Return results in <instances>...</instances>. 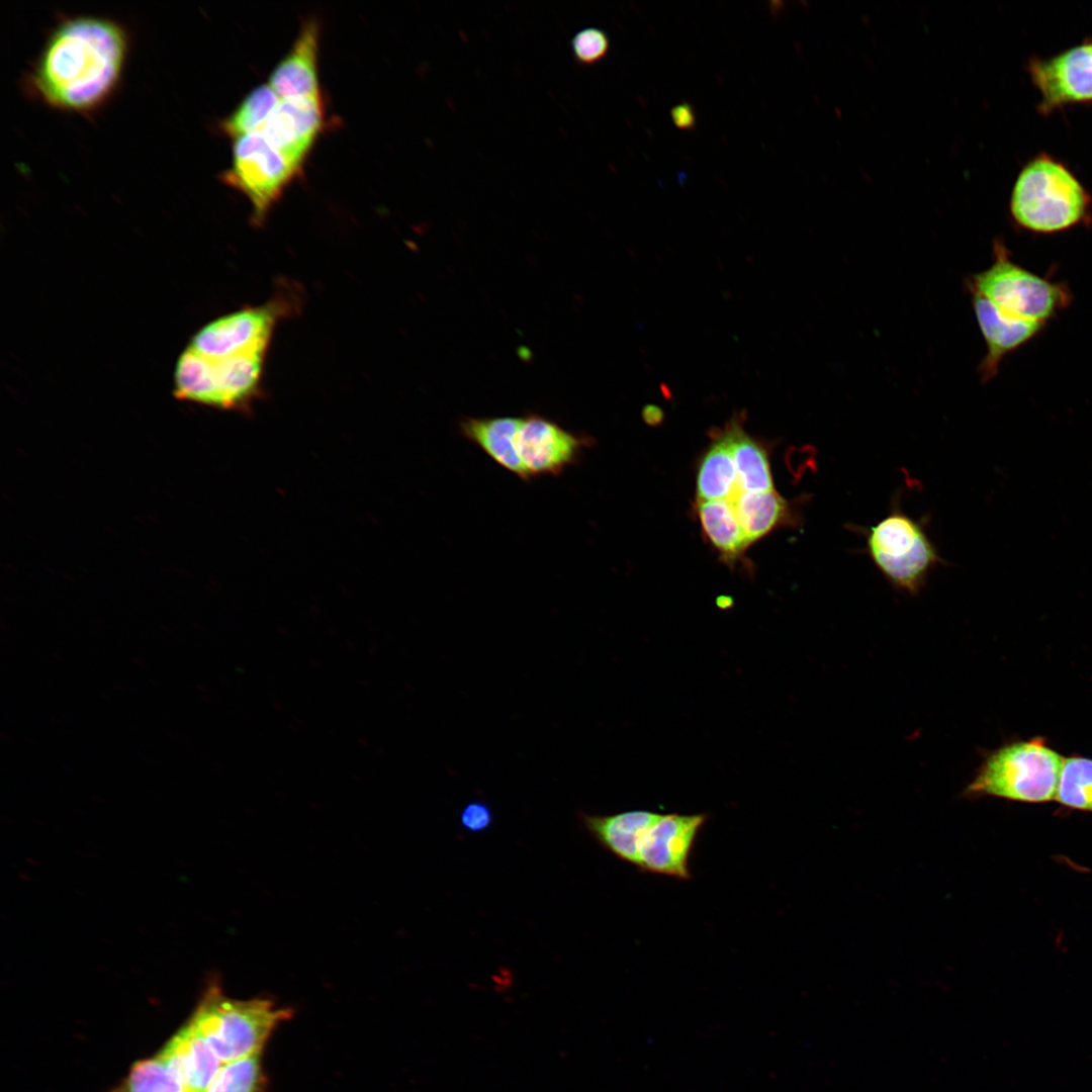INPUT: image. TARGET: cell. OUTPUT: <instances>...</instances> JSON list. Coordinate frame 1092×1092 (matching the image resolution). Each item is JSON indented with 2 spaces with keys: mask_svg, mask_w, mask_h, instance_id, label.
Wrapping results in <instances>:
<instances>
[{
  "mask_svg": "<svg viewBox=\"0 0 1092 1092\" xmlns=\"http://www.w3.org/2000/svg\"><path fill=\"white\" fill-rule=\"evenodd\" d=\"M158 1055L178 1073L187 1092H206L221 1068L220 1060L189 1022Z\"/></svg>",
  "mask_w": 1092,
  "mask_h": 1092,
  "instance_id": "cell-17",
  "label": "cell"
},
{
  "mask_svg": "<svg viewBox=\"0 0 1092 1092\" xmlns=\"http://www.w3.org/2000/svg\"><path fill=\"white\" fill-rule=\"evenodd\" d=\"M1055 800L1070 809L1092 812V758H1064Z\"/></svg>",
  "mask_w": 1092,
  "mask_h": 1092,
  "instance_id": "cell-25",
  "label": "cell"
},
{
  "mask_svg": "<svg viewBox=\"0 0 1092 1092\" xmlns=\"http://www.w3.org/2000/svg\"><path fill=\"white\" fill-rule=\"evenodd\" d=\"M323 125L321 97L280 99L258 129L293 166L300 168Z\"/></svg>",
  "mask_w": 1092,
  "mask_h": 1092,
  "instance_id": "cell-13",
  "label": "cell"
},
{
  "mask_svg": "<svg viewBox=\"0 0 1092 1092\" xmlns=\"http://www.w3.org/2000/svg\"><path fill=\"white\" fill-rule=\"evenodd\" d=\"M697 471V500L731 499L739 491L734 460L727 439L718 429Z\"/></svg>",
  "mask_w": 1092,
  "mask_h": 1092,
  "instance_id": "cell-22",
  "label": "cell"
},
{
  "mask_svg": "<svg viewBox=\"0 0 1092 1092\" xmlns=\"http://www.w3.org/2000/svg\"><path fill=\"white\" fill-rule=\"evenodd\" d=\"M991 265L968 278L966 287L1008 315L1048 325L1067 309L1073 294L1064 282L1040 276L1013 260L1002 240L993 243Z\"/></svg>",
  "mask_w": 1092,
  "mask_h": 1092,
  "instance_id": "cell-5",
  "label": "cell"
},
{
  "mask_svg": "<svg viewBox=\"0 0 1092 1092\" xmlns=\"http://www.w3.org/2000/svg\"><path fill=\"white\" fill-rule=\"evenodd\" d=\"M660 813L630 810L612 815L580 813L586 831L609 852L636 867L643 834L659 819Z\"/></svg>",
  "mask_w": 1092,
  "mask_h": 1092,
  "instance_id": "cell-16",
  "label": "cell"
},
{
  "mask_svg": "<svg viewBox=\"0 0 1092 1092\" xmlns=\"http://www.w3.org/2000/svg\"><path fill=\"white\" fill-rule=\"evenodd\" d=\"M707 819L705 813L661 814L640 840L636 867L641 872L689 880L690 857Z\"/></svg>",
  "mask_w": 1092,
  "mask_h": 1092,
  "instance_id": "cell-12",
  "label": "cell"
},
{
  "mask_svg": "<svg viewBox=\"0 0 1092 1092\" xmlns=\"http://www.w3.org/2000/svg\"><path fill=\"white\" fill-rule=\"evenodd\" d=\"M642 418L650 426H656L662 423L664 414L663 411L655 404H646L642 410Z\"/></svg>",
  "mask_w": 1092,
  "mask_h": 1092,
  "instance_id": "cell-30",
  "label": "cell"
},
{
  "mask_svg": "<svg viewBox=\"0 0 1092 1092\" xmlns=\"http://www.w3.org/2000/svg\"><path fill=\"white\" fill-rule=\"evenodd\" d=\"M260 1053L221 1066L206 1092H264Z\"/></svg>",
  "mask_w": 1092,
  "mask_h": 1092,
  "instance_id": "cell-26",
  "label": "cell"
},
{
  "mask_svg": "<svg viewBox=\"0 0 1092 1092\" xmlns=\"http://www.w3.org/2000/svg\"><path fill=\"white\" fill-rule=\"evenodd\" d=\"M112 1092H187L178 1073L159 1055L135 1062Z\"/></svg>",
  "mask_w": 1092,
  "mask_h": 1092,
  "instance_id": "cell-24",
  "label": "cell"
},
{
  "mask_svg": "<svg viewBox=\"0 0 1092 1092\" xmlns=\"http://www.w3.org/2000/svg\"><path fill=\"white\" fill-rule=\"evenodd\" d=\"M318 24L308 20L290 51L273 70L269 85L280 99L317 97Z\"/></svg>",
  "mask_w": 1092,
  "mask_h": 1092,
  "instance_id": "cell-15",
  "label": "cell"
},
{
  "mask_svg": "<svg viewBox=\"0 0 1092 1092\" xmlns=\"http://www.w3.org/2000/svg\"><path fill=\"white\" fill-rule=\"evenodd\" d=\"M285 306L273 300L218 317L195 334L188 348L210 359L266 355L275 326L285 313Z\"/></svg>",
  "mask_w": 1092,
  "mask_h": 1092,
  "instance_id": "cell-9",
  "label": "cell"
},
{
  "mask_svg": "<svg viewBox=\"0 0 1092 1092\" xmlns=\"http://www.w3.org/2000/svg\"><path fill=\"white\" fill-rule=\"evenodd\" d=\"M1027 74L1039 93L1036 109L1049 114L1066 105L1092 103V39L1051 57H1032Z\"/></svg>",
  "mask_w": 1092,
  "mask_h": 1092,
  "instance_id": "cell-10",
  "label": "cell"
},
{
  "mask_svg": "<svg viewBox=\"0 0 1092 1092\" xmlns=\"http://www.w3.org/2000/svg\"><path fill=\"white\" fill-rule=\"evenodd\" d=\"M592 438L578 435L537 414L521 417L515 435L519 459L529 477L559 476L580 461Z\"/></svg>",
  "mask_w": 1092,
  "mask_h": 1092,
  "instance_id": "cell-11",
  "label": "cell"
},
{
  "mask_svg": "<svg viewBox=\"0 0 1092 1092\" xmlns=\"http://www.w3.org/2000/svg\"><path fill=\"white\" fill-rule=\"evenodd\" d=\"M279 101V96L270 85H260L221 121L220 128L233 139L256 131L268 119Z\"/></svg>",
  "mask_w": 1092,
  "mask_h": 1092,
  "instance_id": "cell-23",
  "label": "cell"
},
{
  "mask_svg": "<svg viewBox=\"0 0 1092 1092\" xmlns=\"http://www.w3.org/2000/svg\"><path fill=\"white\" fill-rule=\"evenodd\" d=\"M731 499L749 544L780 526L793 525L797 519L792 504L775 488L764 491H738Z\"/></svg>",
  "mask_w": 1092,
  "mask_h": 1092,
  "instance_id": "cell-20",
  "label": "cell"
},
{
  "mask_svg": "<svg viewBox=\"0 0 1092 1092\" xmlns=\"http://www.w3.org/2000/svg\"><path fill=\"white\" fill-rule=\"evenodd\" d=\"M289 1017V1010L268 999H232L210 983L189 1023L225 1064L260 1053L274 1028Z\"/></svg>",
  "mask_w": 1092,
  "mask_h": 1092,
  "instance_id": "cell-4",
  "label": "cell"
},
{
  "mask_svg": "<svg viewBox=\"0 0 1092 1092\" xmlns=\"http://www.w3.org/2000/svg\"><path fill=\"white\" fill-rule=\"evenodd\" d=\"M608 34L597 27L578 31L571 40L575 60L582 65H594L606 57L609 51Z\"/></svg>",
  "mask_w": 1092,
  "mask_h": 1092,
  "instance_id": "cell-27",
  "label": "cell"
},
{
  "mask_svg": "<svg viewBox=\"0 0 1092 1092\" xmlns=\"http://www.w3.org/2000/svg\"><path fill=\"white\" fill-rule=\"evenodd\" d=\"M521 417L464 418L459 422L461 435L477 446L504 469L529 482V477L515 447V435Z\"/></svg>",
  "mask_w": 1092,
  "mask_h": 1092,
  "instance_id": "cell-18",
  "label": "cell"
},
{
  "mask_svg": "<svg viewBox=\"0 0 1092 1092\" xmlns=\"http://www.w3.org/2000/svg\"><path fill=\"white\" fill-rule=\"evenodd\" d=\"M492 820V811L485 803L480 801L468 803L460 814L462 827L471 833L485 831L491 825Z\"/></svg>",
  "mask_w": 1092,
  "mask_h": 1092,
  "instance_id": "cell-28",
  "label": "cell"
},
{
  "mask_svg": "<svg viewBox=\"0 0 1092 1092\" xmlns=\"http://www.w3.org/2000/svg\"><path fill=\"white\" fill-rule=\"evenodd\" d=\"M974 314L987 352L979 365L983 382L992 380L1002 360L1039 336L1045 325L1020 320L1001 311L983 296L971 293Z\"/></svg>",
  "mask_w": 1092,
  "mask_h": 1092,
  "instance_id": "cell-14",
  "label": "cell"
},
{
  "mask_svg": "<svg viewBox=\"0 0 1092 1092\" xmlns=\"http://www.w3.org/2000/svg\"><path fill=\"white\" fill-rule=\"evenodd\" d=\"M744 413H736L722 429L734 460L739 491L774 489L766 447L744 430Z\"/></svg>",
  "mask_w": 1092,
  "mask_h": 1092,
  "instance_id": "cell-19",
  "label": "cell"
},
{
  "mask_svg": "<svg viewBox=\"0 0 1092 1092\" xmlns=\"http://www.w3.org/2000/svg\"><path fill=\"white\" fill-rule=\"evenodd\" d=\"M1008 210L1019 230L1056 235L1091 222L1092 196L1065 163L1042 152L1020 169Z\"/></svg>",
  "mask_w": 1092,
  "mask_h": 1092,
  "instance_id": "cell-2",
  "label": "cell"
},
{
  "mask_svg": "<svg viewBox=\"0 0 1092 1092\" xmlns=\"http://www.w3.org/2000/svg\"><path fill=\"white\" fill-rule=\"evenodd\" d=\"M298 170L256 130L235 139L232 165L221 179L249 199L259 223Z\"/></svg>",
  "mask_w": 1092,
  "mask_h": 1092,
  "instance_id": "cell-8",
  "label": "cell"
},
{
  "mask_svg": "<svg viewBox=\"0 0 1092 1092\" xmlns=\"http://www.w3.org/2000/svg\"><path fill=\"white\" fill-rule=\"evenodd\" d=\"M265 356L210 359L187 348L177 363L175 395L216 407H241L258 393Z\"/></svg>",
  "mask_w": 1092,
  "mask_h": 1092,
  "instance_id": "cell-7",
  "label": "cell"
},
{
  "mask_svg": "<svg viewBox=\"0 0 1092 1092\" xmlns=\"http://www.w3.org/2000/svg\"><path fill=\"white\" fill-rule=\"evenodd\" d=\"M862 533L874 565L894 588L908 595H917L943 562L922 521L897 509Z\"/></svg>",
  "mask_w": 1092,
  "mask_h": 1092,
  "instance_id": "cell-6",
  "label": "cell"
},
{
  "mask_svg": "<svg viewBox=\"0 0 1092 1092\" xmlns=\"http://www.w3.org/2000/svg\"><path fill=\"white\" fill-rule=\"evenodd\" d=\"M696 514L705 537L727 563H734L749 547L732 499L697 500Z\"/></svg>",
  "mask_w": 1092,
  "mask_h": 1092,
  "instance_id": "cell-21",
  "label": "cell"
},
{
  "mask_svg": "<svg viewBox=\"0 0 1092 1092\" xmlns=\"http://www.w3.org/2000/svg\"><path fill=\"white\" fill-rule=\"evenodd\" d=\"M1063 760L1042 737L1010 742L985 756L964 793L969 798L1049 802L1055 800Z\"/></svg>",
  "mask_w": 1092,
  "mask_h": 1092,
  "instance_id": "cell-3",
  "label": "cell"
},
{
  "mask_svg": "<svg viewBox=\"0 0 1092 1092\" xmlns=\"http://www.w3.org/2000/svg\"><path fill=\"white\" fill-rule=\"evenodd\" d=\"M128 50L125 29L112 19L73 16L50 33L30 73L32 91L47 104L88 112L116 89Z\"/></svg>",
  "mask_w": 1092,
  "mask_h": 1092,
  "instance_id": "cell-1",
  "label": "cell"
},
{
  "mask_svg": "<svg viewBox=\"0 0 1092 1092\" xmlns=\"http://www.w3.org/2000/svg\"><path fill=\"white\" fill-rule=\"evenodd\" d=\"M674 125L679 129H692L696 125V115L691 104L685 102L675 105L670 111Z\"/></svg>",
  "mask_w": 1092,
  "mask_h": 1092,
  "instance_id": "cell-29",
  "label": "cell"
}]
</instances>
